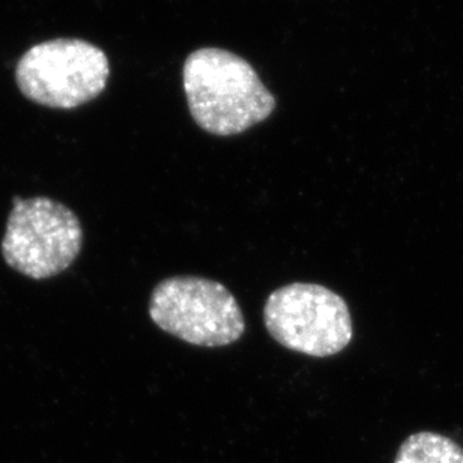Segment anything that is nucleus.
<instances>
[{"instance_id":"4","label":"nucleus","mask_w":463,"mask_h":463,"mask_svg":"<svg viewBox=\"0 0 463 463\" xmlns=\"http://www.w3.org/2000/svg\"><path fill=\"white\" fill-rule=\"evenodd\" d=\"M263 322L277 344L317 358L340 354L354 339L346 301L317 283H290L274 290L263 307Z\"/></svg>"},{"instance_id":"6","label":"nucleus","mask_w":463,"mask_h":463,"mask_svg":"<svg viewBox=\"0 0 463 463\" xmlns=\"http://www.w3.org/2000/svg\"><path fill=\"white\" fill-rule=\"evenodd\" d=\"M394 463H463V449L438 433H415L402 444Z\"/></svg>"},{"instance_id":"3","label":"nucleus","mask_w":463,"mask_h":463,"mask_svg":"<svg viewBox=\"0 0 463 463\" xmlns=\"http://www.w3.org/2000/svg\"><path fill=\"white\" fill-rule=\"evenodd\" d=\"M0 247L14 271L45 280L76 262L83 247V228L79 217L61 202L15 196Z\"/></svg>"},{"instance_id":"5","label":"nucleus","mask_w":463,"mask_h":463,"mask_svg":"<svg viewBox=\"0 0 463 463\" xmlns=\"http://www.w3.org/2000/svg\"><path fill=\"white\" fill-rule=\"evenodd\" d=\"M110 76L103 50L81 40L36 44L17 65V85L33 103L52 109H76L97 99Z\"/></svg>"},{"instance_id":"1","label":"nucleus","mask_w":463,"mask_h":463,"mask_svg":"<svg viewBox=\"0 0 463 463\" xmlns=\"http://www.w3.org/2000/svg\"><path fill=\"white\" fill-rule=\"evenodd\" d=\"M184 90L193 119L222 137L244 133L276 109V99L253 67L226 50L190 54L184 65Z\"/></svg>"},{"instance_id":"2","label":"nucleus","mask_w":463,"mask_h":463,"mask_svg":"<svg viewBox=\"0 0 463 463\" xmlns=\"http://www.w3.org/2000/svg\"><path fill=\"white\" fill-rule=\"evenodd\" d=\"M149 317L160 330L194 346H228L245 333L244 315L233 294L203 277L160 281L152 290Z\"/></svg>"}]
</instances>
